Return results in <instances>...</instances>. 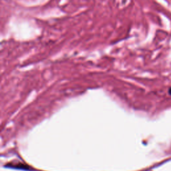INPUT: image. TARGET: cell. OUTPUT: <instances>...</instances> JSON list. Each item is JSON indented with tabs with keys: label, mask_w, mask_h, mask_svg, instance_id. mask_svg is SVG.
I'll return each mask as SVG.
<instances>
[{
	"label": "cell",
	"mask_w": 171,
	"mask_h": 171,
	"mask_svg": "<svg viewBox=\"0 0 171 171\" xmlns=\"http://www.w3.org/2000/svg\"><path fill=\"white\" fill-rule=\"evenodd\" d=\"M169 92H170V94H171V88L170 89V90H169Z\"/></svg>",
	"instance_id": "6da1fadb"
}]
</instances>
